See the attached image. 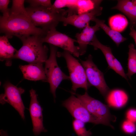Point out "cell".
Returning <instances> with one entry per match:
<instances>
[{"label": "cell", "mask_w": 136, "mask_h": 136, "mask_svg": "<svg viewBox=\"0 0 136 136\" xmlns=\"http://www.w3.org/2000/svg\"><path fill=\"white\" fill-rule=\"evenodd\" d=\"M0 134L1 136H8L7 131L3 129L0 130Z\"/></svg>", "instance_id": "obj_32"}, {"label": "cell", "mask_w": 136, "mask_h": 136, "mask_svg": "<svg viewBox=\"0 0 136 136\" xmlns=\"http://www.w3.org/2000/svg\"><path fill=\"white\" fill-rule=\"evenodd\" d=\"M81 62L85 70L90 86L96 88L102 95L106 96L109 92V88L106 83L103 73L93 62L92 56L90 54L86 60H81Z\"/></svg>", "instance_id": "obj_7"}, {"label": "cell", "mask_w": 136, "mask_h": 136, "mask_svg": "<svg viewBox=\"0 0 136 136\" xmlns=\"http://www.w3.org/2000/svg\"><path fill=\"white\" fill-rule=\"evenodd\" d=\"M8 39L5 35L0 37V60L5 61L6 65L10 66L17 50L11 45Z\"/></svg>", "instance_id": "obj_16"}, {"label": "cell", "mask_w": 136, "mask_h": 136, "mask_svg": "<svg viewBox=\"0 0 136 136\" xmlns=\"http://www.w3.org/2000/svg\"><path fill=\"white\" fill-rule=\"evenodd\" d=\"M121 128L123 131L127 134H133L136 132V125L135 123L128 120L123 122Z\"/></svg>", "instance_id": "obj_25"}, {"label": "cell", "mask_w": 136, "mask_h": 136, "mask_svg": "<svg viewBox=\"0 0 136 136\" xmlns=\"http://www.w3.org/2000/svg\"><path fill=\"white\" fill-rule=\"evenodd\" d=\"M102 0H77L78 14L89 12L100 6Z\"/></svg>", "instance_id": "obj_22"}, {"label": "cell", "mask_w": 136, "mask_h": 136, "mask_svg": "<svg viewBox=\"0 0 136 136\" xmlns=\"http://www.w3.org/2000/svg\"><path fill=\"white\" fill-rule=\"evenodd\" d=\"M85 123L78 120L74 119L72 123L73 129L78 136H91V132L87 130L85 127Z\"/></svg>", "instance_id": "obj_24"}, {"label": "cell", "mask_w": 136, "mask_h": 136, "mask_svg": "<svg viewBox=\"0 0 136 136\" xmlns=\"http://www.w3.org/2000/svg\"><path fill=\"white\" fill-rule=\"evenodd\" d=\"M114 70L116 73L128 80L127 76L120 62L115 57L114 58Z\"/></svg>", "instance_id": "obj_27"}, {"label": "cell", "mask_w": 136, "mask_h": 136, "mask_svg": "<svg viewBox=\"0 0 136 136\" xmlns=\"http://www.w3.org/2000/svg\"><path fill=\"white\" fill-rule=\"evenodd\" d=\"M89 45L93 46L95 50L99 49L101 51L106 59L108 67L114 70V56L112 53L110 48L102 44L98 40L95 35Z\"/></svg>", "instance_id": "obj_19"}, {"label": "cell", "mask_w": 136, "mask_h": 136, "mask_svg": "<svg viewBox=\"0 0 136 136\" xmlns=\"http://www.w3.org/2000/svg\"><path fill=\"white\" fill-rule=\"evenodd\" d=\"M25 1L30 4V6L32 7L50 8L52 5L50 0H27Z\"/></svg>", "instance_id": "obj_26"}, {"label": "cell", "mask_w": 136, "mask_h": 136, "mask_svg": "<svg viewBox=\"0 0 136 136\" xmlns=\"http://www.w3.org/2000/svg\"><path fill=\"white\" fill-rule=\"evenodd\" d=\"M4 92L0 95V103L2 105L6 103L10 104L18 113L21 118L25 119V107L23 102L21 95L25 90L21 87H18L10 82H6L3 85Z\"/></svg>", "instance_id": "obj_8"}, {"label": "cell", "mask_w": 136, "mask_h": 136, "mask_svg": "<svg viewBox=\"0 0 136 136\" xmlns=\"http://www.w3.org/2000/svg\"><path fill=\"white\" fill-rule=\"evenodd\" d=\"M103 9L100 6L88 12L64 17L61 22L65 26L70 24L79 29H83L94 18L101 14Z\"/></svg>", "instance_id": "obj_12"}, {"label": "cell", "mask_w": 136, "mask_h": 136, "mask_svg": "<svg viewBox=\"0 0 136 136\" xmlns=\"http://www.w3.org/2000/svg\"><path fill=\"white\" fill-rule=\"evenodd\" d=\"M71 93L76 96L89 112L101 121L103 124L114 128L110 124V122L115 121L116 118L111 114L107 106L90 96L87 91L82 95Z\"/></svg>", "instance_id": "obj_6"}, {"label": "cell", "mask_w": 136, "mask_h": 136, "mask_svg": "<svg viewBox=\"0 0 136 136\" xmlns=\"http://www.w3.org/2000/svg\"><path fill=\"white\" fill-rule=\"evenodd\" d=\"M100 29V28L97 24L90 26L89 23L81 33L76 34L75 37L77 43L79 44L80 56L86 53L88 45L92 41L95 33Z\"/></svg>", "instance_id": "obj_14"}, {"label": "cell", "mask_w": 136, "mask_h": 136, "mask_svg": "<svg viewBox=\"0 0 136 136\" xmlns=\"http://www.w3.org/2000/svg\"><path fill=\"white\" fill-rule=\"evenodd\" d=\"M62 105L67 110L74 119L81 120L85 123L103 124L102 122L91 114L81 101L72 93L62 102Z\"/></svg>", "instance_id": "obj_9"}, {"label": "cell", "mask_w": 136, "mask_h": 136, "mask_svg": "<svg viewBox=\"0 0 136 136\" xmlns=\"http://www.w3.org/2000/svg\"><path fill=\"white\" fill-rule=\"evenodd\" d=\"M106 96V100L110 107L120 108L127 103L128 97L126 93L123 90L115 89L109 92Z\"/></svg>", "instance_id": "obj_17"}, {"label": "cell", "mask_w": 136, "mask_h": 136, "mask_svg": "<svg viewBox=\"0 0 136 136\" xmlns=\"http://www.w3.org/2000/svg\"><path fill=\"white\" fill-rule=\"evenodd\" d=\"M95 22L100 28L103 29L116 44L117 46L121 43L127 40V39L123 36L119 32L116 31L105 23V21L100 20L96 17L94 18L92 20Z\"/></svg>", "instance_id": "obj_18"}, {"label": "cell", "mask_w": 136, "mask_h": 136, "mask_svg": "<svg viewBox=\"0 0 136 136\" xmlns=\"http://www.w3.org/2000/svg\"><path fill=\"white\" fill-rule=\"evenodd\" d=\"M0 31L9 39L14 36L19 39L30 36L43 37L47 32L35 26L28 16L22 15L10 16L7 18L1 16Z\"/></svg>", "instance_id": "obj_1"}, {"label": "cell", "mask_w": 136, "mask_h": 136, "mask_svg": "<svg viewBox=\"0 0 136 136\" xmlns=\"http://www.w3.org/2000/svg\"><path fill=\"white\" fill-rule=\"evenodd\" d=\"M110 27L113 30L118 32L124 30L127 26L128 22L124 15L118 14L111 17L109 20Z\"/></svg>", "instance_id": "obj_20"}, {"label": "cell", "mask_w": 136, "mask_h": 136, "mask_svg": "<svg viewBox=\"0 0 136 136\" xmlns=\"http://www.w3.org/2000/svg\"><path fill=\"white\" fill-rule=\"evenodd\" d=\"M30 101L29 109L33 125V131L35 136H37L42 132L47 130L43 123V108L38 99L36 91L31 89L29 90Z\"/></svg>", "instance_id": "obj_11"}, {"label": "cell", "mask_w": 136, "mask_h": 136, "mask_svg": "<svg viewBox=\"0 0 136 136\" xmlns=\"http://www.w3.org/2000/svg\"><path fill=\"white\" fill-rule=\"evenodd\" d=\"M28 16L36 26L48 31L56 28L62 19L67 14L66 10L44 7L26 8Z\"/></svg>", "instance_id": "obj_3"}, {"label": "cell", "mask_w": 136, "mask_h": 136, "mask_svg": "<svg viewBox=\"0 0 136 136\" xmlns=\"http://www.w3.org/2000/svg\"><path fill=\"white\" fill-rule=\"evenodd\" d=\"M50 54L49 58L45 63L44 70L48 82L50 85V91L53 95L54 101L56 98V89L61 82L70 80L69 76L61 70L57 64L56 56L57 47L49 44Z\"/></svg>", "instance_id": "obj_5"}, {"label": "cell", "mask_w": 136, "mask_h": 136, "mask_svg": "<svg viewBox=\"0 0 136 136\" xmlns=\"http://www.w3.org/2000/svg\"><path fill=\"white\" fill-rule=\"evenodd\" d=\"M71 0H56L52 5L51 8L54 9H62L65 7H68L70 3Z\"/></svg>", "instance_id": "obj_29"}, {"label": "cell", "mask_w": 136, "mask_h": 136, "mask_svg": "<svg viewBox=\"0 0 136 136\" xmlns=\"http://www.w3.org/2000/svg\"><path fill=\"white\" fill-rule=\"evenodd\" d=\"M57 56L63 57L66 60L70 80L72 84V92L75 93L79 88H83L87 91L90 85L88 82L85 70L81 64L67 51L57 52Z\"/></svg>", "instance_id": "obj_4"}, {"label": "cell", "mask_w": 136, "mask_h": 136, "mask_svg": "<svg viewBox=\"0 0 136 136\" xmlns=\"http://www.w3.org/2000/svg\"><path fill=\"white\" fill-rule=\"evenodd\" d=\"M129 51L128 59V72L126 75L131 79V77L136 73V49L133 44L128 46Z\"/></svg>", "instance_id": "obj_21"}, {"label": "cell", "mask_w": 136, "mask_h": 136, "mask_svg": "<svg viewBox=\"0 0 136 136\" xmlns=\"http://www.w3.org/2000/svg\"><path fill=\"white\" fill-rule=\"evenodd\" d=\"M126 117L128 120L134 123H136V109H130L126 112Z\"/></svg>", "instance_id": "obj_30"}, {"label": "cell", "mask_w": 136, "mask_h": 136, "mask_svg": "<svg viewBox=\"0 0 136 136\" xmlns=\"http://www.w3.org/2000/svg\"><path fill=\"white\" fill-rule=\"evenodd\" d=\"M43 64L39 63L20 65L19 67L24 79L31 81L47 82Z\"/></svg>", "instance_id": "obj_13"}, {"label": "cell", "mask_w": 136, "mask_h": 136, "mask_svg": "<svg viewBox=\"0 0 136 136\" xmlns=\"http://www.w3.org/2000/svg\"><path fill=\"white\" fill-rule=\"evenodd\" d=\"M42 37L30 36L20 39L22 45L17 50L14 59H20L29 64L45 63L48 59V49L43 45L41 40Z\"/></svg>", "instance_id": "obj_2"}, {"label": "cell", "mask_w": 136, "mask_h": 136, "mask_svg": "<svg viewBox=\"0 0 136 136\" xmlns=\"http://www.w3.org/2000/svg\"><path fill=\"white\" fill-rule=\"evenodd\" d=\"M24 0H13L12 5L10 9V16L24 15L28 16L26 8L24 6Z\"/></svg>", "instance_id": "obj_23"}, {"label": "cell", "mask_w": 136, "mask_h": 136, "mask_svg": "<svg viewBox=\"0 0 136 136\" xmlns=\"http://www.w3.org/2000/svg\"><path fill=\"white\" fill-rule=\"evenodd\" d=\"M41 40L43 43H48L60 47L75 57H78L80 56L78 46L74 44L75 42H77V40L57 31L56 28L48 31Z\"/></svg>", "instance_id": "obj_10"}, {"label": "cell", "mask_w": 136, "mask_h": 136, "mask_svg": "<svg viewBox=\"0 0 136 136\" xmlns=\"http://www.w3.org/2000/svg\"><path fill=\"white\" fill-rule=\"evenodd\" d=\"M10 1L0 0V10L3 14L2 16L6 18L10 16V9L8 8V5Z\"/></svg>", "instance_id": "obj_28"}, {"label": "cell", "mask_w": 136, "mask_h": 136, "mask_svg": "<svg viewBox=\"0 0 136 136\" xmlns=\"http://www.w3.org/2000/svg\"><path fill=\"white\" fill-rule=\"evenodd\" d=\"M112 9L118 10L125 14L130 21V26L136 27V0H118Z\"/></svg>", "instance_id": "obj_15"}, {"label": "cell", "mask_w": 136, "mask_h": 136, "mask_svg": "<svg viewBox=\"0 0 136 136\" xmlns=\"http://www.w3.org/2000/svg\"><path fill=\"white\" fill-rule=\"evenodd\" d=\"M129 35L133 39L136 45V30L132 26H130Z\"/></svg>", "instance_id": "obj_31"}]
</instances>
